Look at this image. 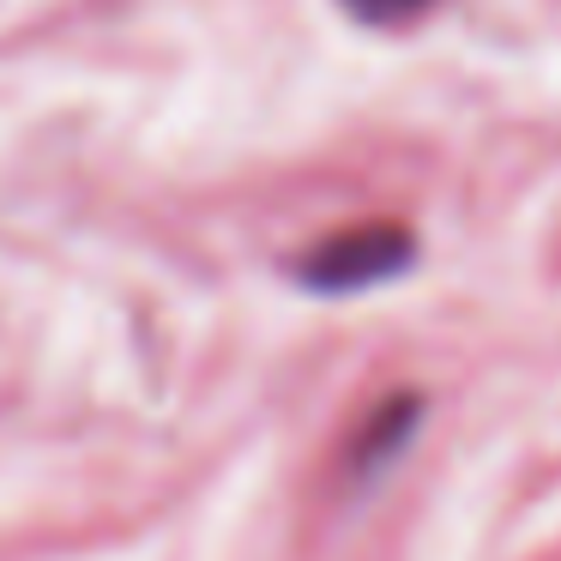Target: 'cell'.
Here are the masks:
<instances>
[{
  "mask_svg": "<svg viewBox=\"0 0 561 561\" xmlns=\"http://www.w3.org/2000/svg\"><path fill=\"white\" fill-rule=\"evenodd\" d=\"M411 260H416V236L404 224H351V230L308 248L296 260V278L308 290H327V296H356L368 284L399 278Z\"/></svg>",
  "mask_w": 561,
  "mask_h": 561,
  "instance_id": "obj_1",
  "label": "cell"
},
{
  "mask_svg": "<svg viewBox=\"0 0 561 561\" xmlns=\"http://www.w3.org/2000/svg\"><path fill=\"white\" fill-rule=\"evenodd\" d=\"M416 416H423V399H411V392H392V404H380V411L368 416V428L351 440V477L387 471V465L399 459V447L411 440Z\"/></svg>",
  "mask_w": 561,
  "mask_h": 561,
  "instance_id": "obj_2",
  "label": "cell"
},
{
  "mask_svg": "<svg viewBox=\"0 0 561 561\" xmlns=\"http://www.w3.org/2000/svg\"><path fill=\"white\" fill-rule=\"evenodd\" d=\"M351 19H363V25H411V19H423L435 0H339Z\"/></svg>",
  "mask_w": 561,
  "mask_h": 561,
  "instance_id": "obj_3",
  "label": "cell"
}]
</instances>
